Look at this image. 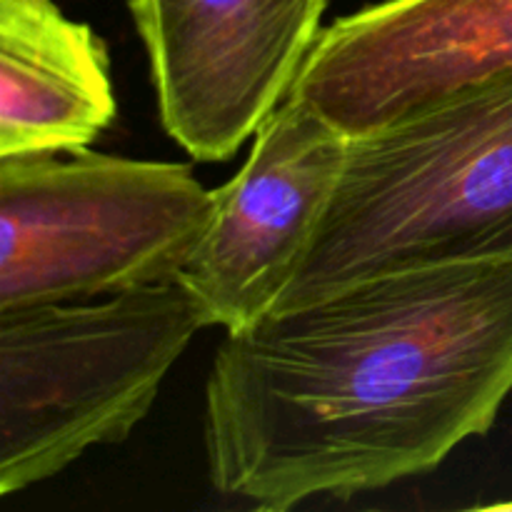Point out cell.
<instances>
[{"mask_svg": "<svg viewBox=\"0 0 512 512\" xmlns=\"http://www.w3.org/2000/svg\"><path fill=\"white\" fill-rule=\"evenodd\" d=\"M512 255V70L348 145L328 215L273 313L395 270Z\"/></svg>", "mask_w": 512, "mask_h": 512, "instance_id": "2", "label": "cell"}, {"mask_svg": "<svg viewBox=\"0 0 512 512\" xmlns=\"http://www.w3.org/2000/svg\"><path fill=\"white\" fill-rule=\"evenodd\" d=\"M512 70V0H383L320 30L290 95L373 133Z\"/></svg>", "mask_w": 512, "mask_h": 512, "instance_id": "7", "label": "cell"}, {"mask_svg": "<svg viewBox=\"0 0 512 512\" xmlns=\"http://www.w3.org/2000/svg\"><path fill=\"white\" fill-rule=\"evenodd\" d=\"M490 510H512V503H495L490 505Z\"/></svg>", "mask_w": 512, "mask_h": 512, "instance_id": "9", "label": "cell"}, {"mask_svg": "<svg viewBox=\"0 0 512 512\" xmlns=\"http://www.w3.org/2000/svg\"><path fill=\"white\" fill-rule=\"evenodd\" d=\"M213 203L190 165L88 148L0 158V310L178 283Z\"/></svg>", "mask_w": 512, "mask_h": 512, "instance_id": "4", "label": "cell"}, {"mask_svg": "<svg viewBox=\"0 0 512 512\" xmlns=\"http://www.w3.org/2000/svg\"><path fill=\"white\" fill-rule=\"evenodd\" d=\"M512 393V255L395 270L225 333L205 383L213 488L258 510L428 475Z\"/></svg>", "mask_w": 512, "mask_h": 512, "instance_id": "1", "label": "cell"}, {"mask_svg": "<svg viewBox=\"0 0 512 512\" xmlns=\"http://www.w3.org/2000/svg\"><path fill=\"white\" fill-rule=\"evenodd\" d=\"M328 0H128L165 133L200 163L255 138L293 90Z\"/></svg>", "mask_w": 512, "mask_h": 512, "instance_id": "6", "label": "cell"}, {"mask_svg": "<svg viewBox=\"0 0 512 512\" xmlns=\"http://www.w3.org/2000/svg\"><path fill=\"white\" fill-rule=\"evenodd\" d=\"M348 145L293 95L260 125L238 175L213 190L208 228L180 270L205 328L240 333L273 313L328 215Z\"/></svg>", "mask_w": 512, "mask_h": 512, "instance_id": "5", "label": "cell"}, {"mask_svg": "<svg viewBox=\"0 0 512 512\" xmlns=\"http://www.w3.org/2000/svg\"><path fill=\"white\" fill-rule=\"evenodd\" d=\"M200 328L180 283L0 310V495L123 443Z\"/></svg>", "mask_w": 512, "mask_h": 512, "instance_id": "3", "label": "cell"}, {"mask_svg": "<svg viewBox=\"0 0 512 512\" xmlns=\"http://www.w3.org/2000/svg\"><path fill=\"white\" fill-rule=\"evenodd\" d=\"M110 58L53 0H0V158L75 153L115 120Z\"/></svg>", "mask_w": 512, "mask_h": 512, "instance_id": "8", "label": "cell"}]
</instances>
